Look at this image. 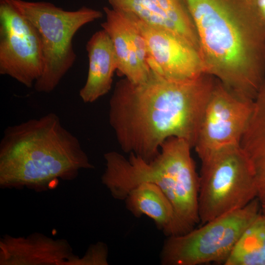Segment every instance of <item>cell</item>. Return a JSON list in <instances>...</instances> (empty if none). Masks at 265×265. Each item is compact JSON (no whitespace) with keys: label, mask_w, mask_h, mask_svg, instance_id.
<instances>
[{"label":"cell","mask_w":265,"mask_h":265,"mask_svg":"<svg viewBox=\"0 0 265 265\" xmlns=\"http://www.w3.org/2000/svg\"><path fill=\"white\" fill-rule=\"evenodd\" d=\"M261 211L265 215V202H261Z\"/></svg>","instance_id":"obj_19"},{"label":"cell","mask_w":265,"mask_h":265,"mask_svg":"<svg viewBox=\"0 0 265 265\" xmlns=\"http://www.w3.org/2000/svg\"><path fill=\"white\" fill-rule=\"evenodd\" d=\"M37 30L42 42L44 69L34 85L40 93H50L74 65L77 57L73 39L86 24L101 18L100 10L82 6L69 11L44 1L10 0Z\"/></svg>","instance_id":"obj_4"},{"label":"cell","mask_w":265,"mask_h":265,"mask_svg":"<svg viewBox=\"0 0 265 265\" xmlns=\"http://www.w3.org/2000/svg\"><path fill=\"white\" fill-rule=\"evenodd\" d=\"M201 161L198 213L202 224L241 209L257 197L253 172L240 145L221 149Z\"/></svg>","instance_id":"obj_5"},{"label":"cell","mask_w":265,"mask_h":265,"mask_svg":"<svg viewBox=\"0 0 265 265\" xmlns=\"http://www.w3.org/2000/svg\"><path fill=\"white\" fill-rule=\"evenodd\" d=\"M256 1L260 15L265 24V0H256Z\"/></svg>","instance_id":"obj_18"},{"label":"cell","mask_w":265,"mask_h":265,"mask_svg":"<svg viewBox=\"0 0 265 265\" xmlns=\"http://www.w3.org/2000/svg\"><path fill=\"white\" fill-rule=\"evenodd\" d=\"M257 197L229 212L178 236L168 237L160 254L163 265H224L245 229L261 212Z\"/></svg>","instance_id":"obj_6"},{"label":"cell","mask_w":265,"mask_h":265,"mask_svg":"<svg viewBox=\"0 0 265 265\" xmlns=\"http://www.w3.org/2000/svg\"><path fill=\"white\" fill-rule=\"evenodd\" d=\"M77 256L66 239L38 232L26 237L5 235L0 239V265H68Z\"/></svg>","instance_id":"obj_12"},{"label":"cell","mask_w":265,"mask_h":265,"mask_svg":"<svg viewBox=\"0 0 265 265\" xmlns=\"http://www.w3.org/2000/svg\"><path fill=\"white\" fill-rule=\"evenodd\" d=\"M124 200L127 209L134 216H148L167 237L189 232L178 217L169 198L156 184L138 185L129 192Z\"/></svg>","instance_id":"obj_14"},{"label":"cell","mask_w":265,"mask_h":265,"mask_svg":"<svg viewBox=\"0 0 265 265\" xmlns=\"http://www.w3.org/2000/svg\"><path fill=\"white\" fill-rule=\"evenodd\" d=\"M151 70L142 82L125 78L116 83L108 113L122 151L148 161L171 137L184 139L194 148L216 80L206 73L191 80H170Z\"/></svg>","instance_id":"obj_1"},{"label":"cell","mask_w":265,"mask_h":265,"mask_svg":"<svg viewBox=\"0 0 265 265\" xmlns=\"http://www.w3.org/2000/svg\"><path fill=\"white\" fill-rule=\"evenodd\" d=\"M104 11L106 18L101 26L112 42L117 59V70L132 83L144 81L151 70L142 35L124 12L106 6Z\"/></svg>","instance_id":"obj_10"},{"label":"cell","mask_w":265,"mask_h":265,"mask_svg":"<svg viewBox=\"0 0 265 265\" xmlns=\"http://www.w3.org/2000/svg\"><path fill=\"white\" fill-rule=\"evenodd\" d=\"M206 73L254 100L265 79V24L256 0H185Z\"/></svg>","instance_id":"obj_2"},{"label":"cell","mask_w":265,"mask_h":265,"mask_svg":"<svg viewBox=\"0 0 265 265\" xmlns=\"http://www.w3.org/2000/svg\"><path fill=\"white\" fill-rule=\"evenodd\" d=\"M94 168L54 113L7 127L0 142V186L42 192Z\"/></svg>","instance_id":"obj_3"},{"label":"cell","mask_w":265,"mask_h":265,"mask_svg":"<svg viewBox=\"0 0 265 265\" xmlns=\"http://www.w3.org/2000/svg\"><path fill=\"white\" fill-rule=\"evenodd\" d=\"M108 248L103 242L91 244L85 254L80 258L77 256L68 265H107Z\"/></svg>","instance_id":"obj_17"},{"label":"cell","mask_w":265,"mask_h":265,"mask_svg":"<svg viewBox=\"0 0 265 265\" xmlns=\"http://www.w3.org/2000/svg\"><path fill=\"white\" fill-rule=\"evenodd\" d=\"M124 13L133 22L144 39L151 69L174 80L193 79L206 73L200 52L195 47L169 31L150 26Z\"/></svg>","instance_id":"obj_9"},{"label":"cell","mask_w":265,"mask_h":265,"mask_svg":"<svg viewBox=\"0 0 265 265\" xmlns=\"http://www.w3.org/2000/svg\"><path fill=\"white\" fill-rule=\"evenodd\" d=\"M225 265H265V215L261 212L243 233Z\"/></svg>","instance_id":"obj_16"},{"label":"cell","mask_w":265,"mask_h":265,"mask_svg":"<svg viewBox=\"0 0 265 265\" xmlns=\"http://www.w3.org/2000/svg\"><path fill=\"white\" fill-rule=\"evenodd\" d=\"M240 146L252 169L257 198L265 202V79L254 100L252 113Z\"/></svg>","instance_id":"obj_15"},{"label":"cell","mask_w":265,"mask_h":265,"mask_svg":"<svg viewBox=\"0 0 265 265\" xmlns=\"http://www.w3.org/2000/svg\"><path fill=\"white\" fill-rule=\"evenodd\" d=\"M43 69L42 42L36 27L10 0H0V74L31 88Z\"/></svg>","instance_id":"obj_7"},{"label":"cell","mask_w":265,"mask_h":265,"mask_svg":"<svg viewBox=\"0 0 265 265\" xmlns=\"http://www.w3.org/2000/svg\"><path fill=\"white\" fill-rule=\"evenodd\" d=\"M111 7L150 26L169 31L199 51L196 31L185 0H107Z\"/></svg>","instance_id":"obj_11"},{"label":"cell","mask_w":265,"mask_h":265,"mask_svg":"<svg viewBox=\"0 0 265 265\" xmlns=\"http://www.w3.org/2000/svg\"><path fill=\"white\" fill-rule=\"evenodd\" d=\"M254 100L240 97L216 79L194 148L202 160L225 148L239 146Z\"/></svg>","instance_id":"obj_8"},{"label":"cell","mask_w":265,"mask_h":265,"mask_svg":"<svg viewBox=\"0 0 265 265\" xmlns=\"http://www.w3.org/2000/svg\"><path fill=\"white\" fill-rule=\"evenodd\" d=\"M88 71L79 95L85 103H92L110 90L118 62L111 40L103 29L93 34L86 44Z\"/></svg>","instance_id":"obj_13"}]
</instances>
